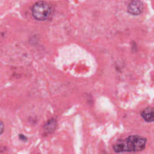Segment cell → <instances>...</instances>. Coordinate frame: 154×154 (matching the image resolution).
Returning a JSON list of instances; mask_svg holds the SVG:
<instances>
[{"label": "cell", "instance_id": "1", "mask_svg": "<svg viewBox=\"0 0 154 154\" xmlns=\"http://www.w3.org/2000/svg\"><path fill=\"white\" fill-rule=\"evenodd\" d=\"M146 138L138 136L132 135L124 140H121L115 144L113 149L116 152H140L145 149Z\"/></svg>", "mask_w": 154, "mask_h": 154}, {"label": "cell", "instance_id": "2", "mask_svg": "<svg viewBox=\"0 0 154 154\" xmlns=\"http://www.w3.org/2000/svg\"><path fill=\"white\" fill-rule=\"evenodd\" d=\"M51 12V6L46 1H38L34 4L32 8L33 16L39 20H46L49 16Z\"/></svg>", "mask_w": 154, "mask_h": 154}, {"label": "cell", "instance_id": "3", "mask_svg": "<svg viewBox=\"0 0 154 154\" xmlns=\"http://www.w3.org/2000/svg\"><path fill=\"white\" fill-rule=\"evenodd\" d=\"M143 10V4L140 1H132L128 7V11L133 15L141 14Z\"/></svg>", "mask_w": 154, "mask_h": 154}, {"label": "cell", "instance_id": "4", "mask_svg": "<svg viewBox=\"0 0 154 154\" xmlns=\"http://www.w3.org/2000/svg\"><path fill=\"white\" fill-rule=\"evenodd\" d=\"M153 109L152 106H148L141 112L142 117L147 122H152L153 121Z\"/></svg>", "mask_w": 154, "mask_h": 154}, {"label": "cell", "instance_id": "5", "mask_svg": "<svg viewBox=\"0 0 154 154\" xmlns=\"http://www.w3.org/2000/svg\"><path fill=\"white\" fill-rule=\"evenodd\" d=\"M4 131V124L1 120H0V135Z\"/></svg>", "mask_w": 154, "mask_h": 154}]
</instances>
